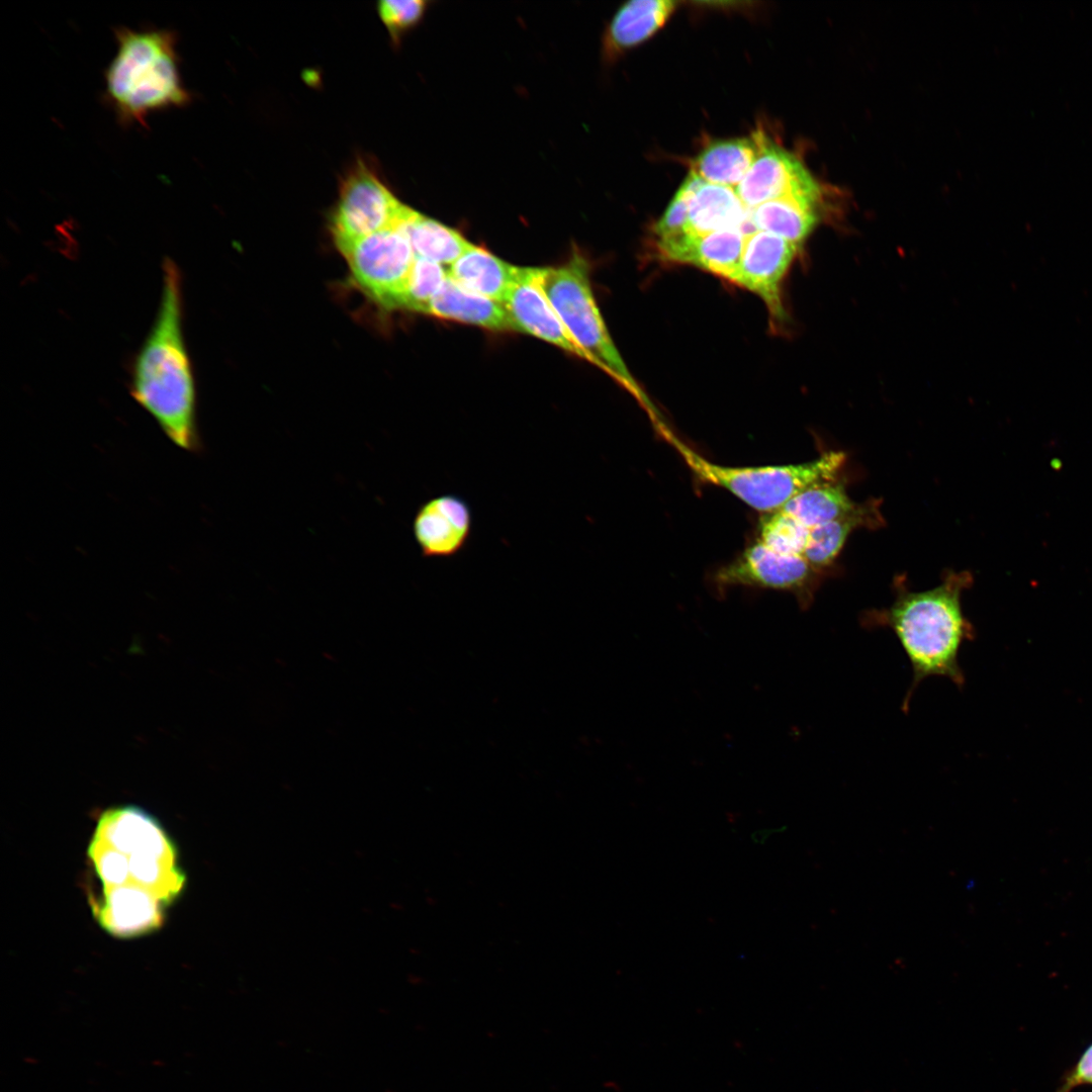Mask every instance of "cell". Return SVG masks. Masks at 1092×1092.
<instances>
[{
  "mask_svg": "<svg viewBox=\"0 0 1092 1092\" xmlns=\"http://www.w3.org/2000/svg\"><path fill=\"white\" fill-rule=\"evenodd\" d=\"M748 223L749 209L735 188L703 181L690 200L686 233L703 235L727 229L745 233Z\"/></svg>",
  "mask_w": 1092,
  "mask_h": 1092,
  "instance_id": "2e32d148",
  "label": "cell"
},
{
  "mask_svg": "<svg viewBox=\"0 0 1092 1092\" xmlns=\"http://www.w3.org/2000/svg\"><path fill=\"white\" fill-rule=\"evenodd\" d=\"M810 529L783 510L767 513L759 525V541L786 555L803 556Z\"/></svg>",
  "mask_w": 1092,
  "mask_h": 1092,
  "instance_id": "d4e9b609",
  "label": "cell"
},
{
  "mask_svg": "<svg viewBox=\"0 0 1092 1092\" xmlns=\"http://www.w3.org/2000/svg\"><path fill=\"white\" fill-rule=\"evenodd\" d=\"M676 6L670 0H634L624 4L613 17L604 39L607 58H614L657 31Z\"/></svg>",
  "mask_w": 1092,
  "mask_h": 1092,
  "instance_id": "e0dca14e",
  "label": "cell"
},
{
  "mask_svg": "<svg viewBox=\"0 0 1092 1092\" xmlns=\"http://www.w3.org/2000/svg\"><path fill=\"white\" fill-rule=\"evenodd\" d=\"M154 324L135 357L130 393L179 448L201 449L196 426V395L183 335L182 278L169 258Z\"/></svg>",
  "mask_w": 1092,
  "mask_h": 1092,
  "instance_id": "7a4b0ae2",
  "label": "cell"
},
{
  "mask_svg": "<svg viewBox=\"0 0 1092 1092\" xmlns=\"http://www.w3.org/2000/svg\"><path fill=\"white\" fill-rule=\"evenodd\" d=\"M759 151V132L751 138L717 141L692 162L691 173L707 183L736 188Z\"/></svg>",
  "mask_w": 1092,
  "mask_h": 1092,
  "instance_id": "ac0fdd59",
  "label": "cell"
},
{
  "mask_svg": "<svg viewBox=\"0 0 1092 1092\" xmlns=\"http://www.w3.org/2000/svg\"><path fill=\"white\" fill-rule=\"evenodd\" d=\"M873 507L858 505L851 513L810 530L803 553L812 568L824 567L833 562L849 534L876 518Z\"/></svg>",
  "mask_w": 1092,
  "mask_h": 1092,
  "instance_id": "603a6c76",
  "label": "cell"
},
{
  "mask_svg": "<svg viewBox=\"0 0 1092 1092\" xmlns=\"http://www.w3.org/2000/svg\"><path fill=\"white\" fill-rule=\"evenodd\" d=\"M473 528L469 504L455 493H443L423 503L413 521L415 540L424 557L451 558L468 544Z\"/></svg>",
  "mask_w": 1092,
  "mask_h": 1092,
  "instance_id": "8fae6325",
  "label": "cell"
},
{
  "mask_svg": "<svg viewBox=\"0 0 1092 1092\" xmlns=\"http://www.w3.org/2000/svg\"><path fill=\"white\" fill-rule=\"evenodd\" d=\"M503 304L517 332L535 336L590 363L588 356L565 329L541 288L539 268L519 267L517 279Z\"/></svg>",
  "mask_w": 1092,
  "mask_h": 1092,
  "instance_id": "7c38bea8",
  "label": "cell"
},
{
  "mask_svg": "<svg viewBox=\"0 0 1092 1092\" xmlns=\"http://www.w3.org/2000/svg\"><path fill=\"white\" fill-rule=\"evenodd\" d=\"M539 282L559 320L590 363L631 392L646 408L655 426L662 423L609 335L592 291L587 261L574 252L561 266L539 268Z\"/></svg>",
  "mask_w": 1092,
  "mask_h": 1092,
  "instance_id": "5b68a950",
  "label": "cell"
},
{
  "mask_svg": "<svg viewBox=\"0 0 1092 1092\" xmlns=\"http://www.w3.org/2000/svg\"><path fill=\"white\" fill-rule=\"evenodd\" d=\"M401 224L415 256L442 266L452 265L472 246L459 232L414 209Z\"/></svg>",
  "mask_w": 1092,
  "mask_h": 1092,
  "instance_id": "44dd1931",
  "label": "cell"
},
{
  "mask_svg": "<svg viewBox=\"0 0 1092 1092\" xmlns=\"http://www.w3.org/2000/svg\"><path fill=\"white\" fill-rule=\"evenodd\" d=\"M427 314L491 331L517 332L502 302L474 293L449 276L432 299Z\"/></svg>",
  "mask_w": 1092,
  "mask_h": 1092,
  "instance_id": "9a60e30c",
  "label": "cell"
},
{
  "mask_svg": "<svg viewBox=\"0 0 1092 1092\" xmlns=\"http://www.w3.org/2000/svg\"><path fill=\"white\" fill-rule=\"evenodd\" d=\"M703 182L698 176L689 173L676 194L654 225L657 240H666L686 233L690 200L696 189Z\"/></svg>",
  "mask_w": 1092,
  "mask_h": 1092,
  "instance_id": "484cf974",
  "label": "cell"
},
{
  "mask_svg": "<svg viewBox=\"0 0 1092 1092\" xmlns=\"http://www.w3.org/2000/svg\"><path fill=\"white\" fill-rule=\"evenodd\" d=\"M88 853L102 885L95 906L102 926L129 936L160 925L163 907L185 878L158 821L135 806L111 808L101 815Z\"/></svg>",
  "mask_w": 1092,
  "mask_h": 1092,
  "instance_id": "6da1fadb",
  "label": "cell"
},
{
  "mask_svg": "<svg viewBox=\"0 0 1092 1092\" xmlns=\"http://www.w3.org/2000/svg\"><path fill=\"white\" fill-rule=\"evenodd\" d=\"M1081 1085H1092V1043L1084 1051L1076 1065L1067 1072L1055 1092H1071Z\"/></svg>",
  "mask_w": 1092,
  "mask_h": 1092,
  "instance_id": "83f0119b",
  "label": "cell"
},
{
  "mask_svg": "<svg viewBox=\"0 0 1092 1092\" xmlns=\"http://www.w3.org/2000/svg\"><path fill=\"white\" fill-rule=\"evenodd\" d=\"M448 277L442 265L415 256L400 308L428 313L432 299Z\"/></svg>",
  "mask_w": 1092,
  "mask_h": 1092,
  "instance_id": "cb8c5ba5",
  "label": "cell"
},
{
  "mask_svg": "<svg viewBox=\"0 0 1092 1092\" xmlns=\"http://www.w3.org/2000/svg\"><path fill=\"white\" fill-rule=\"evenodd\" d=\"M819 202L803 197H783L749 209L754 230L781 237L800 247L819 221Z\"/></svg>",
  "mask_w": 1092,
  "mask_h": 1092,
  "instance_id": "ffe728a7",
  "label": "cell"
},
{
  "mask_svg": "<svg viewBox=\"0 0 1092 1092\" xmlns=\"http://www.w3.org/2000/svg\"><path fill=\"white\" fill-rule=\"evenodd\" d=\"M857 506L847 495L844 485L834 479L805 489L781 510L811 530L851 513Z\"/></svg>",
  "mask_w": 1092,
  "mask_h": 1092,
  "instance_id": "7402d4cb",
  "label": "cell"
},
{
  "mask_svg": "<svg viewBox=\"0 0 1092 1092\" xmlns=\"http://www.w3.org/2000/svg\"><path fill=\"white\" fill-rule=\"evenodd\" d=\"M745 237L740 229L703 235L685 233L656 241V248L664 260L693 265L731 281L740 264Z\"/></svg>",
  "mask_w": 1092,
  "mask_h": 1092,
  "instance_id": "5bb4252c",
  "label": "cell"
},
{
  "mask_svg": "<svg viewBox=\"0 0 1092 1092\" xmlns=\"http://www.w3.org/2000/svg\"><path fill=\"white\" fill-rule=\"evenodd\" d=\"M412 208L401 203L377 174L359 163L344 179L331 219L337 247L400 225Z\"/></svg>",
  "mask_w": 1092,
  "mask_h": 1092,
  "instance_id": "ba28073f",
  "label": "cell"
},
{
  "mask_svg": "<svg viewBox=\"0 0 1092 1092\" xmlns=\"http://www.w3.org/2000/svg\"><path fill=\"white\" fill-rule=\"evenodd\" d=\"M759 132V151L748 172L735 188L746 208L783 197H803L820 202V187L802 162Z\"/></svg>",
  "mask_w": 1092,
  "mask_h": 1092,
  "instance_id": "9c48e42d",
  "label": "cell"
},
{
  "mask_svg": "<svg viewBox=\"0 0 1092 1092\" xmlns=\"http://www.w3.org/2000/svg\"><path fill=\"white\" fill-rule=\"evenodd\" d=\"M117 50L105 71V95L119 119L145 125L147 116L185 106L176 34L169 29H115Z\"/></svg>",
  "mask_w": 1092,
  "mask_h": 1092,
  "instance_id": "277c9868",
  "label": "cell"
},
{
  "mask_svg": "<svg viewBox=\"0 0 1092 1092\" xmlns=\"http://www.w3.org/2000/svg\"><path fill=\"white\" fill-rule=\"evenodd\" d=\"M357 285L385 308H400L415 253L402 224L338 247Z\"/></svg>",
  "mask_w": 1092,
  "mask_h": 1092,
  "instance_id": "52a82bcc",
  "label": "cell"
},
{
  "mask_svg": "<svg viewBox=\"0 0 1092 1092\" xmlns=\"http://www.w3.org/2000/svg\"><path fill=\"white\" fill-rule=\"evenodd\" d=\"M971 582L969 574H948L939 585L922 592L901 590L890 608L867 613V628H889L897 637L912 668V681L902 703L909 710L919 684L929 676H943L959 689L965 674L960 650L975 631L966 619L961 596Z\"/></svg>",
  "mask_w": 1092,
  "mask_h": 1092,
  "instance_id": "3957f363",
  "label": "cell"
},
{
  "mask_svg": "<svg viewBox=\"0 0 1092 1092\" xmlns=\"http://www.w3.org/2000/svg\"><path fill=\"white\" fill-rule=\"evenodd\" d=\"M428 3L423 0H385L378 3L379 16L394 41L417 25Z\"/></svg>",
  "mask_w": 1092,
  "mask_h": 1092,
  "instance_id": "4316f807",
  "label": "cell"
},
{
  "mask_svg": "<svg viewBox=\"0 0 1092 1092\" xmlns=\"http://www.w3.org/2000/svg\"><path fill=\"white\" fill-rule=\"evenodd\" d=\"M660 434L699 478L729 490L752 509L766 514L781 510L794 496L815 484L834 480L845 461L843 452L830 451L812 461L797 464L723 466L693 451L668 428Z\"/></svg>",
  "mask_w": 1092,
  "mask_h": 1092,
  "instance_id": "8992f818",
  "label": "cell"
},
{
  "mask_svg": "<svg viewBox=\"0 0 1092 1092\" xmlns=\"http://www.w3.org/2000/svg\"><path fill=\"white\" fill-rule=\"evenodd\" d=\"M518 272L519 267L472 244L451 265L448 276L464 288L503 303Z\"/></svg>",
  "mask_w": 1092,
  "mask_h": 1092,
  "instance_id": "d6986e66",
  "label": "cell"
},
{
  "mask_svg": "<svg viewBox=\"0 0 1092 1092\" xmlns=\"http://www.w3.org/2000/svg\"><path fill=\"white\" fill-rule=\"evenodd\" d=\"M812 567L804 556L779 553L759 540L715 575L720 585H746L801 592Z\"/></svg>",
  "mask_w": 1092,
  "mask_h": 1092,
  "instance_id": "4fadbf2b",
  "label": "cell"
},
{
  "mask_svg": "<svg viewBox=\"0 0 1092 1092\" xmlns=\"http://www.w3.org/2000/svg\"><path fill=\"white\" fill-rule=\"evenodd\" d=\"M799 247L767 232L745 237L739 267L732 282L757 294L776 321L785 318L781 285Z\"/></svg>",
  "mask_w": 1092,
  "mask_h": 1092,
  "instance_id": "30bf717a",
  "label": "cell"
}]
</instances>
